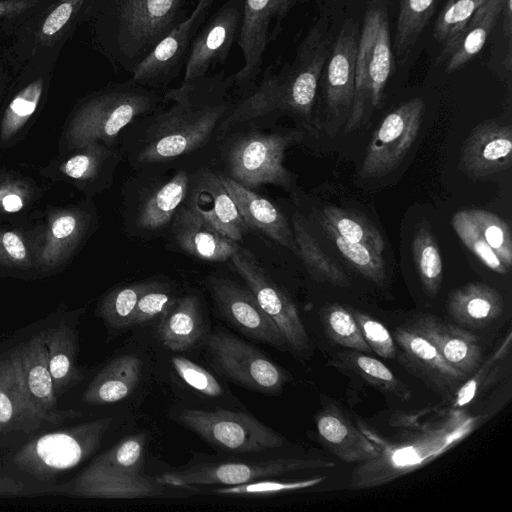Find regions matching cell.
<instances>
[{
    "instance_id": "7402d4cb",
    "label": "cell",
    "mask_w": 512,
    "mask_h": 512,
    "mask_svg": "<svg viewBox=\"0 0 512 512\" xmlns=\"http://www.w3.org/2000/svg\"><path fill=\"white\" fill-rule=\"evenodd\" d=\"M24 388L36 410L46 422L59 424L78 417L74 410H60L48 367L43 332L17 347Z\"/></svg>"
},
{
    "instance_id": "2e32d148",
    "label": "cell",
    "mask_w": 512,
    "mask_h": 512,
    "mask_svg": "<svg viewBox=\"0 0 512 512\" xmlns=\"http://www.w3.org/2000/svg\"><path fill=\"white\" fill-rule=\"evenodd\" d=\"M243 12V0H227L199 29L189 52L181 84L207 76L210 68L224 65L237 41Z\"/></svg>"
},
{
    "instance_id": "681fc988",
    "label": "cell",
    "mask_w": 512,
    "mask_h": 512,
    "mask_svg": "<svg viewBox=\"0 0 512 512\" xmlns=\"http://www.w3.org/2000/svg\"><path fill=\"white\" fill-rule=\"evenodd\" d=\"M176 299L170 288L153 282L139 298L131 326L150 322L157 317L160 319Z\"/></svg>"
},
{
    "instance_id": "f1b7e54d",
    "label": "cell",
    "mask_w": 512,
    "mask_h": 512,
    "mask_svg": "<svg viewBox=\"0 0 512 512\" xmlns=\"http://www.w3.org/2000/svg\"><path fill=\"white\" fill-rule=\"evenodd\" d=\"M205 328L199 299L195 295L177 298L160 318L157 334L169 350L182 352L194 347Z\"/></svg>"
},
{
    "instance_id": "f35d334b",
    "label": "cell",
    "mask_w": 512,
    "mask_h": 512,
    "mask_svg": "<svg viewBox=\"0 0 512 512\" xmlns=\"http://www.w3.org/2000/svg\"><path fill=\"white\" fill-rule=\"evenodd\" d=\"M482 3L479 0H448L445 3L434 25V38L443 47L437 62L446 60L461 32Z\"/></svg>"
},
{
    "instance_id": "8fae6325",
    "label": "cell",
    "mask_w": 512,
    "mask_h": 512,
    "mask_svg": "<svg viewBox=\"0 0 512 512\" xmlns=\"http://www.w3.org/2000/svg\"><path fill=\"white\" fill-rule=\"evenodd\" d=\"M335 465L333 461L302 458L211 462L164 473L155 479L164 486L197 490L211 485H238L296 471L328 469Z\"/></svg>"
},
{
    "instance_id": "ba28073f",
    "label": "cell",
    "mask_w": 512,
    "mask_h": 512,
    "mask_svg": "<svg viewBox=\"0 0 512 512\" xmlns=\"http://www.w3.org/2000/svg\"><path fill=\"white\" fill-rule=\"evenodd\" d=\"M177 420L221 450L254 453L281 447L285 438L250 414L186 408Z\"/></svg>"
},
{
    "instance_id": "f5cc1de1",
    "label": "cell",
    "mask_w": 512,
    "mask_h": 512,
    "mask_svg": "<svg viewBox=\"0 0 512 512\" xmlns=\"http://www.w3.org/2000/svg\"><path fill=\"white\" fill-rule=\"evenodd\" d=\"M0 263L19 267L30 264L26 245L17 233L0 232Z\"/></svg>"
},
{
    "instance_id": "ffe728a7",
    "label": "cell",
    "mask_w": 512,
    "mask_h": 512,
    "mask_svg": "<svg viewBox=\"0 0 512 512\" xmlns=\"http://www.w3.org/2000/svg\"><path fill=\"white\" fill-rule=\"evenodd\" d=\"M510 124L487 120L478 124L463 144L459 168L470 178H483L511 167Z\"/></svg>"
},
{
    "instance_id": "60d3db41",
    "label": "cell",
    "mask_w": 512,
    "mask_h": 512,
    "mask_svg": "<svg viewBox=\"0 0 512 512\" xmlns=\"http://www.w3.org/2000/svg\"><path fill=\"white\" fill-rule=\"evenodd\" d=\"M322 217L345 239L364 244L378 253L384 251L385 242L379 230L358 213L327 206L322 211Z\"/></svg>"
},
{
    "instance_id": "d590c367",
    "label": "cell",
    "mask_w": 512,
    "mask_h": 512,
    "mask_svg": "<svg viewBox=\"0 0 512 512\" xmlns=\"http://www.w3.org/2000/svg\"><path fill=\"white\" fill-rule=\"evenodd\" d=\"M412 255L423 290L430 298H435L442 284L443 265L436 238L425 222L414 231Z\"/></svg>"
},
{
    "instance_id": "277c9868",
    "label": "cell",
    "mask_w": 512,
    "mask_h": 512,
    "mask_svg": "<svg viewBox=\"0 0 512 512\" xmlns=\"http://www.w3.org/2000/svg\"><path fill=\"white\" fill-rule=\"evenodd\" d=\"M145 433L127 436L96 457L65 485L77 497L135 499L163 496L164 485L144 473Z\"/></svg>"
},
{
    "instance_id": "7bdbcfd3",
    "label": "cell",
    "mask_w": 512,
    "mask_h": 512,
    "mask_svg": "<svg viewBox=\"0 0 512 512\" xmlns=\"http://www.w3.org/2000/svg\"><path fill=\"white\" fill-rule=\"evenodd\" d=\"M322 321L328 337L336 344L363 353L371 351L351 311L343 306L332 304L325 307Z\"/></svg>"
},
{
    "instance_id": "3957f363",
    "label": "cell",
    "mask_w": 512,
    "mask_h": 512,
    "mask_svg": "<svg viewBox=\"0 0 512 512\" xmlns=\"http://www.w3.org/2000/svg\"><path fill=\"white\" fill-rule=\"evenodd\" d=\"M193 0H97L99 38L115 69L135 68L192 10Z\"/></svg>"
},
{
    "instance_id": "c3c4849f",
    "label": "cell",
    "mask_w": 512,
    "mask_h": 512,
    "mask_svg": "<svg viewBox=\"0 0 512 512\" xmlns=\"http://www.w3.org/2000/svg\"><path fill=\"white\" fill-rule=\"evenodd\" d=\"M171 363L177 376L196 392L208 397L222 395V385L205 368L182 356H173Z\"/></svg>"
},
{
    "instance_id": "94428289",
    "label": "cell",
    "mask_w": 512,
    "mask_h": 512,
    "mask_svg": "<svg viewBox=\"0 0 512 512\" xmlns=\"http://www.w3.org/2000/svg\"><path fill=\"white\" fill-rule=\"evenodd\" d=\"M335 1H338V0H335Z\"/></svg>"
},
{
    "instance_id": "484cf974",
    "label": "cell",
    "mask_w": 512,
    "mask_h": 512,
    "mask_svg": "<svg viewBox=\"0 0 512 512\" xmlns=\"http://www.w3.org/2000/svg\"><path fill=\"white\" fill-rule=\"evenodd\" d=\"M219 176L249 228L257 229L266 237L298 254L293 230L285 215L274 204L231 177Z\"/></svg>"
},
{
    "instance_id": "7dc6e473",
    "label": "cell",
    "mask_w": 512,
    "mask_h": 512,
    "mask_svg": "<svg viewBox=\"0 0 512 512\" xmlns=\"http://www.w3.org/2000/svg\"><path fill=\"white\" fill-rule=\"evenodd\" d=\"M41 94V83H34L10 103L2 120L0 138L5 141L14 135L33 114Z\"/></svg>"
},
{
    "instance_id": "bcb514c9",
    "label": "cell",
    "mask_w": 512,
    "mask_h": 512,
    "mask_svg": "<svg viewBox=\"0 0 512 512\" xmlns=\"http://www.w3.org/2000/svg\"><path fill=\"white\" fill-rule=\"evenodd\" d=\"M325 480L324 476L298 480H256L248 483L211 488L206 494L221 496L260 495L269 496L310 488Z\"/></svg>"
},
{
    "instance_id": "603a6c76",
    "label": "cell",
    "mask_w": 512,
    "mask_h": 512,
    "mask_svg": "<svg viewBox=\"0 0 512 512\" xmlns=\"http://www.w3.org/2000/svg\"><path fill=\"white\" fill-rule=\"evenodd\" d=\"M44 417L36 410L24 388L17 347L0 359V435L11 431L30 434Z\"/></svg>"
},
{
    "instance_id": "5b68a950",
    "label": "cell",
    "mask_w": 512,
    "mask_h": 512,
    "mask_svg": "<svg viewBox=\"0 0 512 512\" xmlns=\"http://www.w3.org/2000/svg\"><path fill=\"white\" fill-rule=\"evenodd\" d=\"M393 68L387 0H369L359 35L354 95L346 133L356 129L365 114L380 105Z\"/></svg>"
},
{
    "instance_id": "7a4b0ae2",
    "label": "cell",
    "mask_w": 512,
    "mask_h": 512,
    "mask_svg": "<svg viewBox=\"0 0 512 512\" xmlns=\"http://www.w3.org/2000/svg\"><path fill=\"white\" fill-rule=\"evenodd\" d=\"M331 48L326 23L319 19L307 31L293 61L277 73L267 68L259 84L232 106L219 128L225 131L233 124L277 112L297 116L309 125Z\"/></svg>"
},
{
    "instance_id": "91938a15",
    "label": "cell",
    "mask_w": 512,
    "mask_h": 512,
    "mask_svg": "<svg viewBox=\"0 0 512 512\" xmlns=\"http://www.w3.org/2000/svg\"><path fill=\"white\" fill-rule=\"evenodd\" d=\"M479 1L484 2V1H486V0H479Z\"/></svg>"
},
{
    "instance_id": "8d00e7d4",
    "label": "cell",
    "mask_w": 512,
    "mask_h": 512,
    "mask_svg": "<svg viewBox=\"0 0 512 512\" xmlns=\"http://www.w3.org/2000/svg\"><path fill=\"white\" fill-rule=\"evenodd\" d=\"M84 227L85 219L78 212L68 211L55 216L41 252V263L48 268L60 264L77 244Z\"/></svg>"
},
{
    "instance_id": "d6a6232c",
    "label": "cell",
    "mask_w": 512,
    "mask_h": 512,
    "mask_svg": "<svg viewBox=\"0 0 512 512\" xmlns=\"http://www.w3.org/2000/svg\"><path fill=\"white\" fill-rule=\"evenodd\" d=\"M189 181L187 173L181 170L155 190L138 213V226L145 230H157L166 226L187 197Z\"/></svg>"
},
{
    "instance_id": "1f68e13d",
    "label": "cell",
    "mask_w": 512,
    "mask_h": 512,
    "mask_svg": "<svg viewBox=\"0 0 512 512\" xmlns=\"http://www.w3.org/2000/svg\"><path fill=\"white\" fill-rule=\"evenodd\" d=\"M504 0H486L474 12L446 58L445 71L455 72L475 58L500 18Z\"/></svg>"
},
{
    "instance_id": "cb8c5ba5",
    "label": "cell",
    "mask_w": 512,
    "mask_h": 512,
    "mask_svg": "<svg viewBox=\"0 0 512 512\" xmlns=\"http://www.w3.org/2000/svg\"><path fill=\"white\" fill-rule=\"evenodd\" d=\"M409 327L424 336L453 367L467 377L478 368L482 348L471 332L431 314L418 316Z\"/></svg>"
},
{
    "instance_id": "5bb4252c",
    "label": "cell",
    "mask_w": 512,
    "mask_h": 512,
    "mask_svg": "<svg viewBox=\"0 0 512 512\" xmlns=\"http://www.w3.org/2000/svg\"><path fill=\"white\" fill-rule=\"evenodd\" d=\"M216 1L197 0L187 18L135 68L131 79L154 90L176 79L185 68L192 43Z\"/></svg>"
},
{
    "instance_id": "52a82bcc",
    "label": "cell",
    "mask_w": 512,
    "mask_h": 512,
    "mask_svg": "<svg viewBox=\"0 0 512 512\" xmlns=\"http://www.w3.org/2000/svg\"><path fill=\"white\" fill-rule=\"evenodd\" d=\"M112 421L101 418L33 438L16 452L13 462L38 481H50L93 454Z\"/></svg>"
},
{
    "instance_id": "7c38bea8",
    "label": "cell",
    "mask_w": 512,
    "mask_h": 512,
    "mask_svg": "<svg viewBox=\"0 0 512 512\" xmlns=\"http://www.w3.org/2000/svg\"><path fill=\"white\" fill-rule=\"evenodd\" d=\"M304 0H243L242 21L236 43L243 66L227 79L231 88L249 92L256 86L268 45L282 30V22L294 6Z\"/></svg>"
},
{
    "instance_id": "d4e9b609",
    "label": "cell",
    "mask_w": 512,
    "mask_h": 512,
    "mask_svg": "<svg viewBox=\"0 0 512 512\" xmlns=\"http://www.w3.org/2000/svg\"><path fill=\"white\" fill-rule=\"evenodd\" d=\"M172 228L178 246L201 260L224 262L240 250L237 241L220 233L187 205L175 213Z\"/></svg>"
},
{
    "instance_id": "9a60e30c",
    "label": "cell",
    "mask_w": 512,
    "mask_h": 512,
    "mask_svg": "<svg viewBox=\"0 0 512 512\" xmlns=\"http://www.w3.org/2000/svg\"><path fill=\"white\" fill-rule=\"evenodd\" d=\"M230 260L261 308L280 330L288 348L300 354L306 353L309 350V337L290 297L247 251L240 249Z\"/></svg>"
},
{
    "instance_id": "b9f144b4",
    "label": "cell",
    "mask_w": 512,
    "mask_h": 512,
    "mask_svg": "<svg viewBox=\"0 0 512 512\" xmlns=\"http://www.w3.org/2000/svg\"><path fill=\"white\" fill-rule=\"evenodd\" d=\"M152 283L137 282L110 291L99 306V315L106 325L113 329L131 326L137 302Z\"/></svg>"
},
{
    "instance_id": "4fadbf2b",
    "label": "cell",
    "mask_w": 512,
    "mask_h": 512,
    "mask_svg": "<svg viewBox=\"0 0 512 512\" xmlns=\"http://www.w3.org/2000/svg\"><path fill=\"white\" fill-rule=\"evenodd\" d=\"M424 112V101L413 98L382 120L367 146L362 178L386 175L399 165L418 135Z\"/></svg>"
},
{
    "instance_id": "8992f818",
    "label": "cell",
    "mask_w": 512,
    "mask_h": 512,
    "mask_svg": "<svg viewBox=\"0 0 512 512\" xmlns=\"http://www.w3.org/2000/svg\"><path fill=\"white\" fill-rule=\"evenodd\" d=\"M160 96L131 78L88 101L76 114L68 129L69 143L83 148L97 141H111L140 115L154 110Z\"/></svg>"
},
{
    "instance_id": "f907efd6",
    "label": "cell",
    "mask_w": 512,
    "mask_h": 512,
    "mask_svg": "<svg viewBox=\"0 0 512 512\" xmlns=\"http://www.w3.org/2000/svg\"><path fill=\"white\" fill-rule=\"evenodd\" d=\"M361 334L371 351L386 359L397 357L396 344L388 329L377 319L358 310H351Z\"/></svg>"
},
{
    "instance_id": "9c48e42d",
    "label": "cell",
    "mask_w": 512,
    "mask_h": 512,
    "mask_svg": "<svg viewBox=\"0 0 512 512\" xmlns=\"http://www.w3.org/2000/svg\"><path fill=\"white\" fill-rule=\"evenodd\" d=\"M299 132L264 134L249 132L238 137L227 154L232 179L247 187L274 184L289 187L292 176L283 164L286 149L301 140Z\"/></svg>"
},
{
    "instance_id": "db71d44e",
    "label": "cell",
    "mask_w": 512,
    "mask_h": 512,
    "mask_svg": "<svg viewBox=\"0 0 512 512\" xmlns=\"http://www.w3.org/2000/svg\"><path fill=\"white\" fill-rule=\"evenodd\" d=\"M82 0H68L60 3L45 19L42 26V33L46 36L56 34L71 18L75 7Z\"/></svg>"
},
{
    "instance_id": "816d5d0a",
    "label": "cell",
    "mask_w": 512,
    "mask_h": 512,
    "mask_svg": "<svg viewBox=\"0 0 512 512\" xmlns=\"http://www.w3.org/2000/svg\"><path fill=\"white\" fill-rule=\"evenodd\" d=\"M84 148V151L71 157L63 165V173L73 179H90L100 170L101 165L111 156V153L95 143Z\"/></svg>"
},
{
    "instance_id": "e0dca14e",
    "label": "cell",
    "mask_w": 512,
    "mask_h": 512,
    "mask_svg": "<svg viewBox=\"0 0 512 512\" xmlns=\"http://www.w3.org/2000/svg\"><path fill=\"white\" fill-rule=\"evenodd\" d=\"M207 288L220 315L235 329L274 348H288L280 330L249 288L223 277H210Z\"/></svg>"
},
{
    "instance_id": "44dd1931",
    "label": "cell",
    "mask_w": 512,
    "mask_h": 512,
    "mask_svg": "<svg viewBox=\"0 0 512 512\" xmlns=\"http://www.w3.org/2000/svg\"><path fill=\"white\" fill-rule=\"evenodd\" d=\"M188 189L187 206L226 237L239 241L249 226L239 214L220 176L211 170L200 171Z\"/></svg>"
},
{
    "instance_id": "11a10c76",
    "label": "cell",
    "mask_w": 512,
    "mask_h": 512,
    "mask_svg": "<svg viewBox=\"0 0 512 512\" xmlns=\"http://www.w3.org/2000/svg\"><path fill=\"white\" fill-rule=\"evenodd\" d=\"M0 205L6 212H18L23 208L24 202L20 194L7 192L1 195Z\"/></svg>"
},
{
    "instance_id": "d6986e66",
    "label": "cell",
    "mask_w": 512,
    "mask_h": 512,
    "mask_svg": "<svg viewBox=\"0 0 512 512\" xmlns=\"http://www.w3.org/2000/svg\"><path fill=\"white\" fill-rule=\"evenodd\" d=\"M393 339L400 350L399 363L438 394L446 397L456 395L461 384L468 378L411 327L396 328Z\"/></svg>"
},
{
    "instance_id": "4316f807",
    "label": "cell",
    "mask_w": 512,
    "mask_h": 512,
    "mask_svg": "<svg viewBox=\"0 0 512 512\" xmlns=\"http://www.w3.org/2000/svg\"><path fill=\"white\" fill-rule=\"evenodd\" d=\"M316 427L327 447L346 463L372 461L379 455L378 448L335 407L317 415Z\"/></svg>"
},
{
    "instance_id": "f546056e",
    "label": "cell",
    "mask_w": 512,
    "mask_h": 512,
    "mask_svg": "<svg viewBox=\"0 0 512 512\" xmlns=\"http://www.w3.org/2000/svg\"><path fill=\"white\" fill-rule=\"evenodd\" d=\"M142 371L141 360L131 354L110 361L85 389L82 400L87 404L106 405L128 397L136 388Z\"/></svg>"
},
{
    "instance_id": "9f6ffc18",
    "label": "cell",
    "mask_w": 512,
    "mask_h": 512,
    "mask_svg": "<svg viewBox=\"0 0 512 512\" xmlns=\"http://www.w3.org/2000/svg\"><path fill=\"white\" fill-rule=\"evenodd\" d=\"M24 483L10 477H0V496H14L23 493Z\"/></svg>"
},
{
    "instance_id": "ab89813d",
    "label": "cell",
    "mask_w": 512,
    "mask_h": 512,
    "mask_svg": "<svg viewBox=\"0 0 512 512\" xmlns=\"http://www.w3.org/2000/svg\"><path fill=\"white\" fill-rule=\"evenodd\" d=\"M321 224L330 239L335 243L340 253L350 262L364 277L378 286L386 283L385 263L381 253L372 248L351 242L337 233L334 227L323 217Z\"/></svg>"
},
{
    "instance_id": "680465c9",
    "label": "cell",
    "mask_w": 512,
    "mask_h": 512,
    "mask_svg": "<svg viewBox=\"0 0 512 512\" xmlns=\"http://www.w3.org/2000/svg\"><path fill=\"white\" fill-rule=\"evenodd\" d=\"M6 9V6L2 3H0V13L3 12Z\"/></svg>"
},
{
    "instance_id": "83f0119b",
    "label": "cell",
    "mask_w": 512,
    "mask_h": 512,
    "mask_svg": "<svg viewBox=\"0 0 512 512\" xmlns=\"http://www.w3.org/2000/svg\"><path fill=\"white\" fill-rule=\"evenodd\" d=\"M447 311L456 323L478 329L488 326L501 316L503 300L491 286L471 282L452 291Z\"/></svg>"
},
{
    "instance_id": "74e56055",
    "label": "cell",
    "mask_w": 512,
    "mask_h": 512,
    "mask_svg": "<svg viewBox=\"0 0 512 512\" xmlns=\"http://www.w3.org/2000/svg\"><path fill=\"white\" fill-rule=\"evenodd\" d=\"M340 360L346 367L383 393L393 395L402 401L411 399L410 388L376 358L351 349L341 353Z\"/></svg>"
},
{
    "instance_id": "ee69618b",
    "label": "cell",
    "mask_w": 512,
    "mask_h": 512,
    "mask_svg": "<svg viewBox=\"0 0 512 512\" xmlns=\"http://www.w3.org/2000/svg\"><path fill=\"white\" fill-rule=\"evenodd\" d=\"M467 211L487 244L510 270L512 266V238L508 224L497 215L486 210L470 209Z\"/></svg>"
},
{
    "instance_id": "f6af8a7d",
    "label": "cell",
    "mask_w": 512,
    "mask_h": 512,
    "mask_svg": "<svg viewBox=\"0 0 512 512\" xmlns=\"http://www.w3.org/2000/svg\"><path fill=\"white\" fill-rule=\"evenodd\" d=\"M451 225L463 244L489 269L499 274H507L509 269L501 262L487 244L467 210L455 213Z\"/></svg>"
},
{
    "instance_id": "6da1fadb",
    "label": "cell",
    "mask_w": 512,
    "mask_h": 512,
    "mask_svg": "<svg viewBox=\"0 0 512 512\" xmlns=\"http://www.w3.org/2000/svg\"><path fill=\"white\" fill-rule=\"evenodd\" d=\"M231 84L224 71L168 90L174 104L155 115L138 153L143 164L170 160L203 145L233 104L226 99Z\"/></svg>"
},
{
    "instance_id": "6f0895ef",
    "label": "cell",
    "mask_w": 512,
    "mask_h": 512,
    "mask_svg": "<svg viewBox=\"0 0 512 512\" xmlns=\"http://www.w3.org/2000/svg\"><path fill=\"white\" fill-rule=\"evenodd\" d=\"M512 0H504L500 17H502L503 35L507 43L511 44L512 40Z\"/></svg>"
},
{
    "instance_id": "30bf717a",
    "label": "cell",
    "mask_w": 512,
    "mask_h": 512,
    "mask_svg": "<svg viewBox=\"0 0 512 512\" xmlns=\"http://www.w3.org/2000/svg\"><path fill=\"white\" fill-rule=\"evenodd\" d=\"M205 344L215 370L238 385L275 395L289 380L279 365L231 333L217 330L206 338Z\"/></svg>"
},
{
    "instance_id": "ac0fdd59",
    "label": "cell",
    "mask_w": 512,
    "mask_h": 512,
    "mask_svg": "<svg viewBox=\"0 0 512 512\" xmlns=\"http://www.w3.org/2000/svg\"><path fill=\"white\" fill-rule=\"evenodd\" d=\"M359 35L358 24L353 19H346L332 44L325 65L327 114L329 120L337 124V128L341 122L347 121L353 102Z\"/></svg>"
},
{
    "instance_id": "4dcf8cb0",
    "label": "cell",
    "mask_w": 512,
    "mask_h": 512,
    "mask_svg": "<svg viewBox=\"0 0 512 512\" xmlns=\"http://www.w3.org/2000/svg\"><path fill=\"white\" fill-rule=\"evenodd\" d=\"M48 367L56 396L75 387L83 378L77 364V335L65 321L43 332Z\"/></svg>"
},
{
    "instance_id": "836d02e7",
    "label": "cell",
    "mask_w": 512,
    "mask_h": 512,
    "mask_svg": "<svg viewBox=\"0 0 512 512\" xmlns=\"http://www.w3.org/2000/svg\"><path fill=\"white\" fill-rule=\"evenodd\" d=\"M293 233L298 248L297 255L315 280L343 288L350 286L346 273L322 250L298 214L293 218Z\"/></svg>"
},
{
    "instance_id": "e575fe53",
    "label": "cell",
    "mask_w": 512,
    "mask_h": 512,
    "mask_svg": "<svg viewBox=\"0 0 512 512\" xmlns=\"http://www.w3.org/2000/svg\"><path fill=\"white\" fill-rule=\"evenodd\" d=\"M439 0H399L393 54L404 62L428 25Z\"/></svg>"
}]
</instances>
